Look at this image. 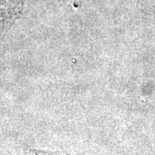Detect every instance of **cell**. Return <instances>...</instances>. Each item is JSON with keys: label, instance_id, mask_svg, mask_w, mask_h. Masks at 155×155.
Wrapping results in <instances>:
<instances>
[{"label": "cell", "instance_id": "6da1fadb", "mask_svg": "<svg viewBox=\"0 0 155 155\" xmlns=\"http://www.w3.org/2000/svg\"><path fill=\"white\" fill-rule=\"evenodd\" d=\"M29 155H67V154H64L61 152H54V151L32 149L29 151Z\"/></svg>", "mask_w": 155, "mask_h": 155}]
</instances>
